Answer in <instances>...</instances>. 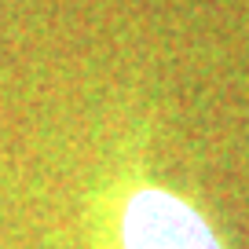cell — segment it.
Segmentation results:
<instances>
[{
  "label": "cell",
  "instance_id": "6da1fadb",
  "mask_svg": "<svg viewBox=\"0 0 249 249\" xmlns=\"http://www.w3.org/2000/svg\"><path fill=\"white\" fill-rule=\"evenodd\" d=\"M124 249H220L216 234L187 202L165 191H140L124 205Z\"/></svg>",
  "mask_w": 249,
  "mask_h": 249
}]
</instances>
